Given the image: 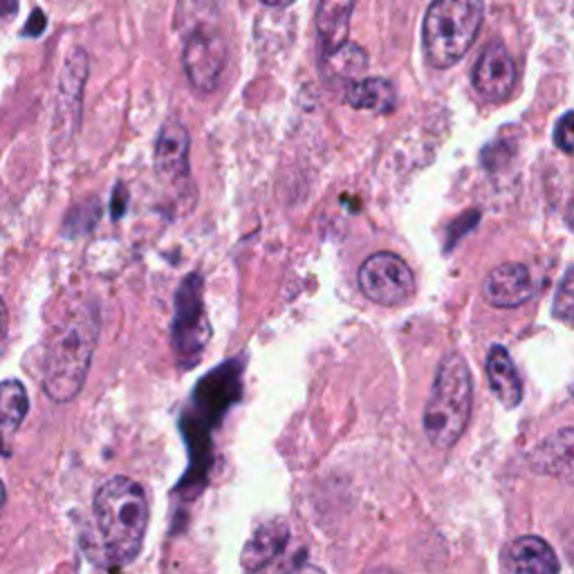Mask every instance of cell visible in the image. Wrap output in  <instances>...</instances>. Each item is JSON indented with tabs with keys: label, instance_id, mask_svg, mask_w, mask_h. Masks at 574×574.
I'll use <instances>...</instances> for the list:
<instances>
[{
	"label": "cell",
	"instance_id": "1",
	"mask_svg": "<svg viewBox=\"0 0 574 574\" xmlns=\"http://www.w3.org/2000/svg\"><path fill=\"white\" fill-rule=\"evenodd\" d=\"M97 552L104 567H126L144 545L148 528V501L139 482L115 476L106 480L93 501Z\"/></svg>",
	"mask_w": 574,
	"mask_h": 574
},
{
	"label": "cell",
	"instance_id": "2",
	"mask_svg": "<svg viewBox=\"0 0 574 574\" xmlns=\"http://www.w3.org/2000/svg\"><path fill=\"white\" fill-rule=\"evenodd\" d=\"M100 342V316L79 307L52 337L43 362V390L54 404L72 401L86 384Z\"/></svg>",
	"mask_w": 574,
	"mask_h": 574
},
{
	"label": "cell",
	"instance_id": "3",
	"mask_svg": "<svg viewBox=\"0 0 574 574\" xmlns=\"http://www.w3.org/2000/svg\"><path fill=\"white\" fill-rule=\"evenodd\" d=\"M473 401V382L460 353H449L436 373L425 411V434L436 449H451L467 429Z\"/></svg>",
	"mask_w": 574,
	"mask_h": 574
},
{
	"label": "cell",
	"instance_id": "4",
	"mask_svg": "<svg viewBox=\"0 0 574 574\" xmlns=\"http://www.w3.org/2000/svg\"><path fill=\"white\" fill-rule=\"evenodd\" d=\"M482 17V0H434L422 28L427 61L438 70L456 65L473 45Z\"/></svg>",
	"mask_w": 574,
	"mask_h": 574
},
{
	"label": "cell",
	"instance_id": "5",
	"mask_svg": "<svg viewBox=\"0 0 574 574\" xmlns=\"http://www.w3.org/2000/svg\"><path fill=\"white\" fill-rule=\"evenodd\" d=\"M171 340L176 355L185 368L198 364L205 346L211 340V325L205 307L200 274H189L178 288Z\"/></svg>",
	"mask_w": 574,
	"mask_h": 574
},
{
	"label": "cell",
	"instance_id": "6",
	"mask_svg": "<svg viewBox=\"0 0 574 574\" xmlns=\"http://www.w3.org/2000/svg\"><path fill=\"white\" fill-rule=\"evenodd\" d=\"M359 288L366 299L379 305H401L416 292V279L399 257L377 252L359 268Z\"/></svg>",
	"mask_w": 574,
	"mask_h": 574
},
{
	"label": "cell",
	"instance_id": "7",
	"mask_svg": "<svg viewBox=\"0 0 574 574\" xmlns=\"http://www.w3.org/2000/svg\"><path fill=\"white\" fill-rule=\"evenodd\" d=\"M227 63V43L216 28H194L185 41L182 65L189 84L198 93H213Z\"/></svg>",
	"mask_w": 574,
	"mask_h": 574
},
{
	"label": "cell",
	"instance_id": "8",
	"mask_svg": "<svg viewBox=\"0 0 574 574\" xmlns=\"http://www.w3.org/2000/svg\"><path fill=\"white\" fill-rule=\"evenodd\" d=\"M516 86V63L505 45L491 43L473 67V88L484 102H505Z\"/></svg>",
	"mask_w": 574,
	"mask_h": 574
},
{
	"label": "cell",
	"instance_id": "9",
	"mask_svg": "<svg viewBox=\"0 0 574 574\" xmlns=\"http://www.w3.org/2000/svg\"><path fill=\"white\" fill-rule=\"evenodd\" d=\"M191 137L180 119H167L159 128L155 144V171L167 182H182L189 178Z\"/></svg>",
	"mask_w": 574,
	"mask_h": 574
},
{
	"label": "cell",
	"instance_id": "10",
	"mask_svg": "<svg viewBox=\"0 0 574 574\" xmlns=\"http://www.w3.org/2000/svg\"><path fill=\"white\" fill-rule=\"evenodd\" d=\"M88 79V54L86 50L74 48L65 56L63 70H61V81H59V102H56V113L59 117L63 115V126L70 131L76 128L79 117H81V100H84V88Z\"/></svg>",
	"mask_w": 574,
	"mask_h": 574
},
{
	"label": "cell",
	"instance_id": "11",
	"mask_svg": "<svg viewBox=\"0 0 574 574\" xmlns=\"http://www.w3.org/2000/svg\"><path fill=\"white\" fill-rule=\"evenodd\" d=\"M534 279L521 263L499 265L484 281V299L497 307H519L534 296Z\"/></svg>",
	"mask_w": 574,
	"mask_h": 574
},
{
	"label": "cell",
	"instance_id": "12",
	"mask_svg": "<svg viewBox=\"0 0 574 574\" xmlns=\"http://www.w3.org/2000/svg\"><path fill=\"white\" fill-rule=\"evenodd\" d=\"M288 541H290V530L283 519L263 521L261 525H257L250 541L244 543L240 554V565L248 572H259L270 567V563L283 554Z\"/></svg>",
	"mask_w": 574,
	"mask_h": 574
},
{
	"label": "cell",
	"instance_id": "13",
	"mask_svg": "<svg viewBox=\"0 0 574 574\" xmlns=\"http://www.w3.org/2000/svg\"><path fill=\"white\" fill-rule=\"evenodd\" d=\"M534 471L574 484V429L547 436L530 456Z\"/></svg>",
	"mask_w": 574,
	"mask_h": 574
},
{
	"label": "cell",
	"instance_id": "14",
	"mask_svg": "<svg viewBox=\"0 0 574 574\" xmlns=\"http://www.w3.org/2000/svg\"><path fill=\"white\" fill-rule=\"evenodd\" d=\"M353 12L355 0H321L314 19L321 56L331 54L340 50L344 43H348Z\"/></svg>",
	"mask_w": 574,
	"mask_h": 574
},
{
	"label": "cell",
	"instance_id": "15",
	"mask_svg": "<svg viewBox=\"0 0 574 574\" xmlns=\"http://www.w3.org/2000/svg\"><path fill=\"white\" fill-rule=\"evenodd\" d=\"M503 567L508 572L554 574L559 572V559L554 550L539 536H521L512 541L503 554Z\"/></svg>",
	"mask_w": 574,
	"mask_h": 574
},
{
	"label": "cell",
	"instance_id": "16",
	"mask_svg": "<svg viewBox=\"0 0 574 574\" xmlns=\"http://www.w3.org/2000/svg\"><path fill=\"white\" fill-rule=\"evenodd\" d=\"M487 377L489 386L505 408H516L523 399V384L519 371L503 346H494L487 357Z\"/></svg>",
	"mask_w": 574,
	"mask_h": 574
},
{
	"label": "cell",
	"instance_id": "17",
	"mask_svg": "<svg viewBox=\"0 0 574 574\" xmlns=\"http://www.w3.org/2000/svg\"><path fill=\"white\" fill-rule=\"evenodd\" d=\"M397 95L390 81L379 76L357 79L351 81L346 88V104L355 111H371V113H390L395 108Z\"/></svg>",
	"mask_w": 574,
	"mask_h": 574
},
{
	"label": "cell",
	"instance_id": "18",
	"mask_svg": "<svg viewBox=\"0 0 574 574\" xmlns=\"http://www.w3.org/2000/svg\"><path fill=\"white\" fill-rule=\"evenodd\" d=\"M368 67V54L355 43H344L340 50L321 56V70L333 81H353Z\"/></svg>",
	"mask_w": 574,
	"mask_h": 574
},
{
	"label": "cell",
	"instance_id": "19",
	"mask_svg": "<svg viewBox=\"0 0 574 574\" xmlns=\"http://www.w3.org/2000/svg\"><path fill=\"white\" fill-rule=\"evenodd\" d=\"M30 411V399L23 382L6 379L0 382V427L6 431H17Z\"/></svg>",
	"mask_w": 574,
	"mask_h": 574
},
{
	"label": "cell",
	"instance_id": "20",
	"mask_svg": "<svg viewBox=\"0 0 574 574\" xmlns=\"http://www.w3.org/2000/svg\"><path fill=\"white\" fill-rule=\"evenodd\" d=\"M554 316L574 327V270L567 272L554 296Z\"/></svg>",
	"mask_w": 574,
	"mask_h": 574
},
{
	"label": "cell",
	"instance_id": "21",
	"mask_svg": "<svg viewBox=\"0 0 574 574\" xmlns=\"http://www.w3.org/2000/svg\"><path fill=\"white\" fill-rule=\"evenodd\" d=\"M554 142L563 153L574 155V113H565L559 119L554 131Z\"/></svg>",
	"mask_w": 574,
	"mask_h": 574
},
{
	"label": "cell",
	"instance_id": "22",
	"mask_svg": "<svg viewBox=\"0 0 574 574\" xmlns=\"http://www.w3.org/2000/svg\"><path fill=\"white\" fill-rule=\"evenodd\" d=\"M45 25H48L45 14H43L41 10H34L32 17H30V21H28V25H25V30H23V34H28V36H41L43 30H45Z\"/></svg>",
	"mask_w": 574,
	"mask_h": 574
},
{
	"label": "cell",
	"instance_id": "23",
	"mask_svg": "<svg viewBox=\"0 0 574 574\" xmlns=\"http://www.w3.org/2000/svg\"><path fill=\"white\" fill-rule=\"evenodd\" d=\"M126 202H128V191H126L124 185H117V187H115V196H113V205H111L115 220H119V218L124 216Z\"/></svg>",
	"mask_w": 574,
	"mask_h": 574
},
{
	"label": "cell",
	"instance_id": "24",
	"mask_svg": "<svg viewBox=\"0 0 574 574\" xmlns=\"http://www.w3.org/2000/svg\"><path fill=\"white\" fill-rule=\"evenodd\" d=\"M19 12V0H0V21L14 19Z\"/></svg>",
	"mask_w": 574,
	"mask_h": 574
},
{
	"label": "cell",
	"instance_id": "25",
	"mask_svg": "<svg viewBox=\"0 0 574 574\" xmlns=\"http://www.w3.org/2000/svg\"><path fill=\"white\" fill-rule=\"evenodd\" d=\"M261 3H265L268 8H276V10H283V8H290L294 0H261Z\"/></svg>",
	"mask_w": 574,
	"mask_h": 574
},
{
	"label": "cell",
	"instance_id": "26",
	"mask_svg": "<svg viewBox=\"0 0 574 574\" xmlns=\"http://www.w3.org/2000/svg\"><path fill=\"white\" fill-rule=\"evenodd\" d=\"M6 323H8V305H6L3 296H0V333L6 331Z\"/></svg>",
	"mask_w": 574,
	"mask_h": 574
},
{
	"label": "cell",
	"instance_id": "27",
	"mask_svg": "<svg viewBox=\"0 0 574 574\" xmlns=\"http://www.w3.org/2000/svg\"><path fill=\"white\" fill-rule=\"evenodd\" d=\"M6 497H8V491H6V484H3V480H0V508L6 505Z\"/></svg>",
	"mask_w": 574,
	"mask_h": 574
},
{
	"label": "cell",
	"instance_id": "28",
	"mask_svg": "<svg viewBox=\"0 0 574 574\" xmlns=\"http://www.w3.org/2000/svg\"><path fill=\"white\" fill-rule=\"evenodd\" d=\"M567 222H570V227H574V202H572V207H570V213H567Z\"/></svg>",
	"mask_w": 574,
	"mask_h": 574
}]
</instances>
